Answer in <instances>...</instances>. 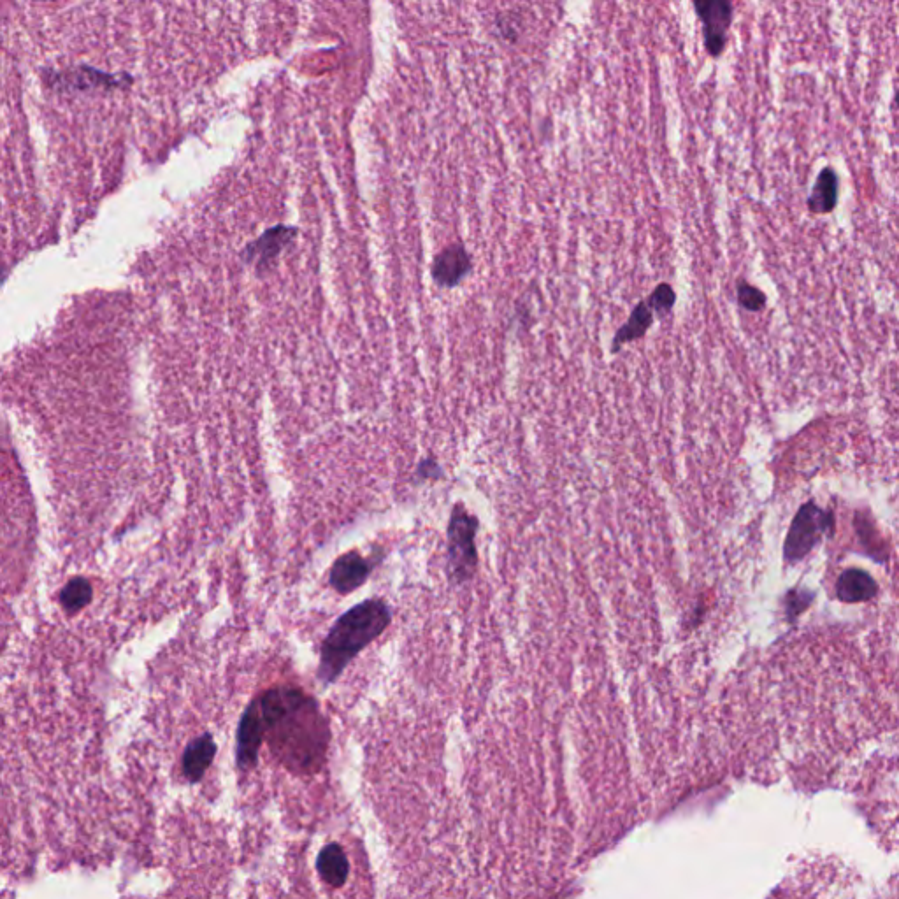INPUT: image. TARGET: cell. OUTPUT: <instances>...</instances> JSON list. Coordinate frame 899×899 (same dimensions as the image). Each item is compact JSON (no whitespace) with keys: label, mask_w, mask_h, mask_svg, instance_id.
I'll use <instances>...</instances> for the list:
<instances>
[{"label":"cell","mask_w":899,"mask_h":899,"mask_svg":"<svg viewBox=\"0 0 899 899\" xmlns=\"http://www.w3.org/2000/svg\"><path fill=\"white\" fill-rule=\"evenodd\" d=\"M264 740L274 759L295 775L322 770L331 727L317 701L292 685H278L259 696Z\"/></svg>","instance_id":"obj_1"},{"label":"cell","mask_w":899,"mask_h":899,"mask_svg":"<svg viewBox=\"0 0 899 899\" xmlns=\"http://www.w3.org/2000/svg\"><path fill=\"white\" fill-rule=\"evenodd\" d=\"M390 622V606L382 599H366L343 613L320 648L318 680L324 685L334 684L350 662L385 633Z\"/></svg>","instance_id":"obj_2"},{"label":"cell","mask_w":899,"mask_h":899,"mask_svg":"<svg viewBox=\"0 0 899 899\" xmlns=\"http://www.w3.org/2000/svg\"><path fill=\"white\" fill-rule=\"evenodd\" d=\"M476 533H478V518L464 510L462 504H457L448 524V550H446V573L454 585L469 582L475 575L478 566Z\"/></svg>","instance_id":"obj_3"},{"label":"cell","mask_w":899,"mask_h":899,"mask_svg":"<svg viewBox=\"0 0 899 899\" xmlns=\"http://www.w3.org/2000/svg\"><path fill=\"white\" fill-rule=\"evenodd\" d=\"M833 527L835 517L831 511L822 510L812 501L803 504L792 520L791 529L785 540L787 561L796 562L810 554L812 548L822 540V536L833 531Z\"/></svg>","instance_id":"obj_4"},{"label":"cell","mask_w":899,"mask_h":899,"mask_svg":"<svg viewBox=\"0 0 899 899\" xmlns=\"http://www.w3.org/2000/svg\"><path fill=\"white\" fill-rule=\"evenodd\" d=\"M694 8L703 23L705 46L712 57H720L727 43V32L733 22L731 0H694Z\"/></svg>","instance_id":"obj_5"},{"label":"cell","mask_w":899,"mask_h":899,"mask_svg":"<svg viewBox=\"0 0 899 899\" xmlns=\"http://www.w3.org/2000/svg\"><path fill=\"white\" fill-rule=\"evenodd\" d=\"M264 741V727L260 717L259 698L246 706L239 720L236 734V764L241 771H250L259 763V752Z\"/></svg>","instance_id":"obj_6"},{"label":"cell","mask_w":899,"mask_h":899,"mask_svg":"<svg viewBox=\"0 0 899 899\" xmlns=\"http://www.w3.org/2000/svg\"><path fill=\"white\" fill-rule=\"evenodd\" d=\"M371 569H373L371 562L364 559L359 552H348L338 557L332 564L329 582L332 589L338 590L339 594H352L353 590L359 589L367 582Z\"/></svg>","instance_id":"obj_7"},{"label":"cell","mask_w":899,"mask_h":899,"mask_svg":"<svg viewBox=\"0 0 899 899\" xmlns=\"http://www.w3.org/2000/svg\"><path fill=\"white\" fill-rule=\"evenodd\" d=\"M216 750L218 747H216L213 734H201L188 743L183 752V761H181V770H183V777L187 778V782L190 784L201 782L204 775L208 773L209 766L215 761Z\"/></svg>","instance_id":"obj_8"},{"label":"cell","mask_w":899,"mask_h":899,"mask_svg":"<svg viewBox=\"0 0 899 899\" xmlns=\"http://www.w3.org/2000/svg\"><path fill=\"white\" fill-rule=\"evenodd\" d=\"M471 271V259L462 246H450L439 253L432 264V278L441 287H455Z\"/></svg>","instance_id":"obj_9"},{"label":"cell","mask_w":899,"mask_h":899,"mask_svg":"<svg viewBox=\"0 0 899 899\" xmlns=\"http://www.w3.org/2000/svg\"><path fill=\"white\" fill-rule=\"evenodd\" d=\"M294 238L295 229H288L285 225L269 229L264 236H260L246 248V260L253 262L259 269L269 266Z\"/></svg>","instance_id":"obj_10"},{"label":"cell","mask_w":899,"mask_h":899,"mask_svg":"<svg viewBox=\"0 0 899 899\" xmlns=\"http://www.w3.org/2000/svg\"><path fill=\"white\" fill-rule=\"evenodd\" d=\"M318 877L332 889H339L348 882L350 861L339 843H329L317 857Z\"/></svg>","instance_id":"obj_11"},{"label":"cell","mask_w":899,"mask_h":899,"mask_svg":"<svg viewBox=\"0 0 899 899\" xmlns=\"http://www.w3.org/2000/svg\"><path fill=\"white\" fill-rule=\"evenodd\" d=\"M836 590L843 603H861L871 599L877 590V583L861 569H849L840 576Z\"/></svg>","instance_id":"obj_12"},{"label":"cell","mask_w":899,"mask_h":899,"mask_svg":"<svg viewBox=\"0 0 899 899\" xmlns=\"http://www.w3.org/2000/svg\"><path fill=\"white\" fill-rule=\"evenodd\" d=\"M838 204V176L831 167L822 169L815 181L812 195L808 197V209L815 215L831 213Z\"/></svg>","instance_id":"obj_13"},{"label":"cell","mask_w":899,"mask_h":899,"mask_svg":"<svg viewBox=\"0 0 899 899\" xmlns=\"http://www.w3.org/2000/svg\"><path fill=\"white\" fill-rule=\"evenodd\" d=\"M652 324H654V311L648 306L647 301H641L634 308L626 324L622 325L617 334H615V338L612 341L613 353L619 352L620 348L626 345V343L643 338L647 334L648 329L652 327Z\"/></svg>","instance_id":"obj_14"},{"label":"cell","mask_w":899,"mask_h":899,"mask_svg":"<svg viewBox=\"0 0 899 899\" xmlns=\"http://www.w3.org/2000/svg\"><path fill=\"white\" fill-rule=\"evenodd\" d=\"M736 288H738L736 290L738 304H740L743 310L759 313V311H763L766 308V294H764L763 290H759V288L750 285L745 280L738 281Z\"/></svg>","instance_id":"obj_15"},{"label":"cell","mask_w":899,"mask_h":899,"mask_svg":"<svg viewBox=\"0 0 899 899\" xmlns=\"http://www.w3.org/2000/svg\"><path fill=\"white\" fill-rule=\"evenodd\" d=\"M675 301H677L675 290L668 283H662V285L655 288L647 303L654 313H659L661 317H664V315L671 313L673 306H675Z\"/></svg>","instance_id":"obj_16"},{"label":"cell","mask_w":899,"mask_h":899,"mask_svg":"<svg viewBox=\"0 0 899 899\" xmlns=\"http://www.w3.org/2000/svg\"><path fill=\"white\" fill-rule=\"evenodd\" d=\"M420 473H422L425 478H434V476L438 478V476H441V469H439V466H436L434 462L427 461L420 466Z\"/></svg>","instance_id":"obj_17"}]
</instances>
